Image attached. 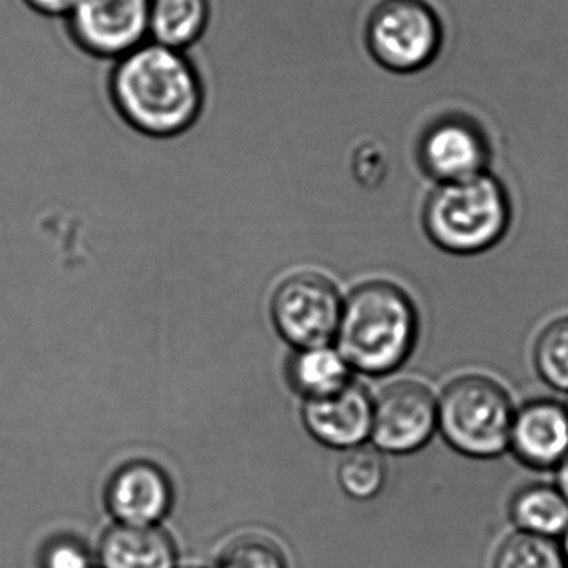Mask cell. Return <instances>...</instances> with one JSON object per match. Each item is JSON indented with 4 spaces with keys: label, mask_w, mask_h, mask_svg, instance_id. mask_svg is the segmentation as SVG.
Masks as SVG:
<instances>
[{
    "label": "cell",
    "mask_w": 568,
    "mask_h": 568,
    "mask_svg": "<svg viewBox=\"0 0 568 568\" xmlns=\"http://www.w3.org/2000/svg\"><path fill=\"white\" fill-rule=\"evenodd\" d=\"M531 362L545 385L568 395V315L554 318L538 332Z\"/></svg>",
    "instance_id": "obj_18"
},
{
    "label": "cell",
    "mask_w": 568,
    "mask_h": 568,
    "mask_svg": "<svg viewBox=\"0 0 568 568\" xmlns=\"http://www.w3.org/2000/svg\"><path fill=\"white\" fill-rule=\"evenodd\" d=\"M437 397L438 435L455 454L480 462L507 454L517 405L501 382L468 372L448 381Z\"/></svg>",
    "instance_id": "obj_4"
},
{
    "label": "cell",
    "mask_w": 568,
    "mask_h": 568,
    "mask_svg": "<svg viewBox=\"0 0 568 568\" xmlns=\"http://www.w3.org/2000/svg\"><path fill=\"white\" fill-rule=\"evenodd\" d=\"M44 568H91V561L74 541H59L45 554Z\"/></svg>",
    "instance_id": "obj_21"
},
{
    "label": "cell",
    "mask_w": 568,
    "mask_h": 568,
    "mask_svg": "<svg viewBox=\"0 0 568 568\" xmlns=\"http://www.w3.org/2000/svg\"><path fill=\"white\" fill-rule=\"evenodd\" d=\"M32 8L44 14H64L72 12L78 0H28Z\"/></svg>",
    "instance_id": "obj_22"
},
{
    "label": "cell",
    "mask_w": 568,
    "mask_h": 568,
    "mask_svg": "<svg viewBox=\"0 0 568 568\" xmlns=\"http://www.w3.org/2000/svg\"><path fill=\"white\" fill-rule=\"evenodd\" d=\"M344 298L324 275L301 274L281 285L274 298L278 332L295 347L331 345L337 337Z\"/></svg>",
    "instance_id": "obj_7"
},
{
    "label": "cell",
    "mask_w": 568,
    "mask_h": 568,
    "mask_svg": "<svg viewBox=\"0 0 568 568\" xmlns=\"http://www.w3.org/2000/svg\"><path fill=\"white\" fill-rule=\"evenodd\" d=\"M438 435V397L417 378H398L374 395L371 444L382 454L407 457Z\"/></svg>",
    "instance_id": "obj_6"
},
{
    "label": "cell",
    "mask_w": 568,
    "mask_h": 568,
    "mask_svg": "<svg viewBox=\"0 0 568 568\" xmlns=\"http://www.w3.org/2000/svg\"><path fill=\"white\" fill-rule=\"evenodd\" d=\"M418 159L424 171L440 184L465 181L484 174L488 141L474 121L450 115L434 122L424 132Z\"/></svg>",
    "instance_id": "obj_10"
},
{
    "label": "cell",
    "mask_w": 568,
    "mask_h": 568,
    "mask_svg": "<svg viewBox=\"0 0 568 568\" xmlns=\"http://www.w3.org/2000/svg\"><path fill=\"white\" fill-rule=\"evenodd\" d=\"M511 222L504 185L490 174L438 185L424 205L428 241L445 254L474 257L497 247Z\"/></svg>",
    "instance_id": "obj_3"
},
{
    "label": "cell",
    "mask_w": 568,
    "mask_h": 568,
    "mask_svg": "<svg viewBox=\"0 0 568 568\" xmlns=\"http://www.w3.org/2000/svg\"><path fill=\"white\" fill-rule=\"evenodd\" d=\"M555 481L554 484L560 488L561 494L565 495V498L568 500V454L567 457L561 460V464L558 465L554 470Z\"/></svg>",
    "instance_id": "obj_23"
},
{
    "label": "cell",
    "mask_w": 568,
    "mask_h": 568,
    "mask_svg": "<svg viewBox=\"0 0 568 568\" xmlns=\"http://www.w3.org/2000/svg\"><path fill=\"white\" fill-rule=\"evenodd\" d=\"M565 408H567V412H568V395H567V402H565Z\"/></svg>",
    "instance_id": "obj_25"
},
{
    "label": "cell",
    "mask_w": 568,
    "mask_h": 568,
    "mask_svg": "<svg viewBox=\"0 0 568 568\" xmlns=\"http://www.w3.org/2000/svg\"><path fill=\"white\" fill-rule=\"evenodd\" d=\"M420 332V311L407 288L388 278H372L344 298L335 342L352 371L382 378L408 364Z\"/></svg>",
    "instance_id": "obj_1"
},
{
    "label": "cell",
    "mask_w": 568,
    "mask_h": 568,
    "mask_svg": "<svg viewBox=\"0 0 568 568\" xmlns=\"http://www.w3.org/2000/svg\"><path fill=\"white\" fill-rule=\"evenodd\" d=\"M219 568H287V564L268 538L242 537L224 551Z\"/></svg>",
    "instance_id": "obj_20"
},
{
    "label": "cell",
    "mask_w": 568,
    "mask_h": 568,
    "mask_svg": "<svg viewBox=\"0 0 568 568\" xmlns=\"http://www.w3.org/2000/svg\"><path fill=\"white\" fill-rule=\"evenodd\" d=\"M507 515L515 530L524 534L558 540L568 530V500L547 481L518 487L508 500Z\"/></svg>",
    "instance_id": "obj_14"
},
{
    "label": "cell",
    "mask_w": 568,
    "mask_h": 568,
    "mask_svg": "<svg viewBox=\"0 0 568 568\" xmlns=\"http://www.w3.org/2000/svg\"><path fill=\"white\" fill-rule=\"evenodd\" d=\"M508 452L524 468L554 471L568 454V412L555 398H530L515 408Z\"/></svg>",
    "instance_id": "obj_8"
},
{
    "label": "cell",
    "mask_w": 568,
    "mask_h": 568,
    "mask_svg": "<svg viewBox=\"0 0 568 568\" xmlns=\"http://www.w3.org/2000/svg\"><path fill=\"white\" fill-rule=\"evenodd\" d=\"M374 395L352 378L347 385L307 398L304 422L315 440L337 450H352L371 442Z\"/></svg>",
    "instance_id": "obj_11"
},
{
    "label": "cell",
    "mask_w": 568,
    "mask_h": 568,
    "mask_svg": "<svg viewBox=\"0 0 568 568\" xmlns=\"http://www.w3.org/2000/svg\"><path fill=\"white\" fill-rule=\"evenodd\" d=\"M351 365L337 347L302 348L292 364V378L307 398L332 394L352 381Z\"/></svg>",
    "instance_id": "obj_16"
},
{
    "label": "cell",
    "mask_w": 568,
    "mask_h": 568,
    "mask_svg": "<svg viewBox=\"0 0 568 568\" xmlns=\"http://www.w3.org/2000/svg\"><path fill=\"white\" fill-rule=\"evenodd\" d=\"M494 568H567V561L555 538L514 530L498 545Z\"/></svg>",
    "instance_id": "obj_19"
},
{
    "label": "cell",
    "mask_w": 568,
    "mask_h": 568,
    "mask_svg": "<svg viewBox=\"0 0 568 568\" xmlns=\"http://www.w3.org/2000/svg\"><path fill=\"white\" fill-rule=\"evenodd\" d=\"M209 21V0H151L149 29L165 48H187Z\"/></svg>",
    "instance_id": "obj_15"
},
{
    "label": "cell",
    "mask_w": 568,
    "mask_h": 568,
    "mask_svg": "<svg viewBox=\"0 0 568 568\" xmlns=\"http://www.w3.org/2000/svg\"><path fill=\"white\" fill-rule=\"evenodd\" d=\"M114 95L125 119L152 135L185 131L202 104L201 84L187 59L161 44L129 52L115 72Z\"/></svg>",
    "instance_id": "obj_2"
},
{
    "label": "cell",
    "mask_w": 568,
    "mask_h": 568,
    "mask_svg": "<svg viewBox=\"0 0 568 568\" xmlns=\"http://www.w3.org/2000/svg\"><path fill=\"white\" fill-rule=\"evenodd\" d=\"M171 500L168 477L149 462L125 465L109 485V507L121 524L154 525L168 514Z\"/></svg>",
    "instance_id": "obj_12"
},
{
    "label": "cell",
    "mask_w": 568,
    "mask_h": 568,
    "mask_svg": "<svg viewBox=\"0 0 568 568\" xmlns=\"http://www.w3.org/2000/svg\"><path fill=\"white\" fill-rule=\"evenodd\" d=\"M442 39L440 19L425 0H382L368 18V51L382 68L397 74L430 65Z\"/></svg>",
    "instance_id": "obj_5"
},
{
    "label": "cell",
    "mask_w": 568,
    "mask_h": 568,
    "mask_svg": "<svg viewBox=\"0 0 568 568\" xmlns=\"http://www.w3.org/2000/svg\"><path fill=\"white\" fill-rule=\"evenodd\" d=\"M338 485L352 500L368 501L384 491L388 480L387 455L368 442L345 452L337 470Z\"/></svg>",
    "instance_id": "obj_17"
},
{
    "label": "cell",
    "mask_w": 568,
    "mask_h": 568,
    "mask_svg": "<svg viewBox=\"0 0 568 568\" xmlns=\"http://www.w3.org/2000/svg\"><path fill=\"white\" fill-rule=\"evenodd\" d=\"M151 21V0H78L72 28L89 51L129 54L139 48Z\"/></svg>",
    "instance_id": "obj_9"
},
{
    "label": "cell",
    "mask_w": 568,
    "mask_h": 568,
    "mask_svg": "<svg viewBox=\"0 0 568 568\" xmlns=\"http://www.w3.org/2000/svg\"><path fill=\"white\" fill-rule=\"evenodd\" d=\"M560 544H561V550H564L565 561H567V568H568V530H567V534H565L564 537H561Z\"/></svg>",
    "instance_id": "obj_24"
},
{
    "label": "cell",
    "mask_w": 568,
    "mask_h": 568,
    "mask_svg": "<svg viewBox=\"0 0 568 568\" xmlns=\"http://www.w3.org/2000/svg\"><path fill=\"white\" fill-rule=\"evenodd\" d=\"M101 560L104 568H174L175 548L154 525L121 524L102 540Z\"/></svg>",
    "instance_id": "obj_13"
}]
</instances>
